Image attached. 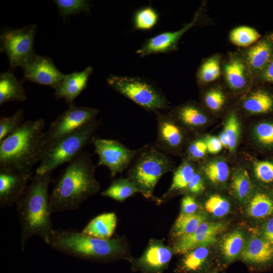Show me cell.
<instances>
[{"instance_id": "cell-26", "label": "cell", "mask_w": 273, "mask_h": 273, "mask_svg": "<svg viewBox=\"0 0 273 273\" xmlns=\"http://www.w3.org/2000/svg\"><path fill=\"white\" fill-rule=\"evenodd\" d=\"M245 238L242 233L234 231L226 235L220 243L222 255L229 261L235 259L242 253L245 247Z\"/></svg>"}, {"instance_id": "cell-11", "label": "cell", "mask_w": 273, "mask_h": 273, "mask_svg": "<svg viewBox=\"0 0 273 273\" xmlns=\"http://www.w3.org/2000/svg\"><path fill=\"white\" fill-rule=\"evenodd\" d=\"M32 172L0 167V206L11 207L20 200L25 192Z\"/></svg>"}, {"instance_id": "cell-20", "label": "cell", "mask_w": 273, "mask_h": 273, "mask_svg": "<svg viewBox=\"0 0 273 273\" xmlns=\"http://www.w3.org/2000/svg\"><path fill=\"white\" fill-rule=\"evenodd\" d=\"M117 218L113 212L102 213L92 219L80 232L83 235L102 239H111Z\"/></svg>"}, {"instance_id": "cell-29", "label": "cell", "mask_w": 273, "mask_h": 273, "mask_svg": "<svg viewBox=\"0 0 273 273\" xmlns=\"http://www.w3.org/2000/svg\"><path fill=\"white\" fill-rule=\"evenodd\" d=\"M243 106L245 110L253 114L266 113L273 108V98L264 91L257 90L246 99Z\"/></svg>"}, {"instance_id": "cell-9", "label": "cell", "mask_w": 273, "mask_h": 273, "mask_svg": "<svg viewBox=\"0 0 273 273\" xmlns=\"http://www.w3.org/2000/svg\"><path fill=\"white\" fill-rule=\"evenodd\" d=\"M98 113L99 110L97 108L77 106L74 104L69 105L68 108L59 115L44 131L42 155L59 139L96 120Z\"/></svg>"}, {"instance_id": "cell-45", "label": "cell", "mask_w": 273, "mask_h": 273, "mask_svg": "<svg viewBox=\"0 0 273 273\" xmlns=\"http://www.w3.org/2000/svg\"><path fill=\"white\" fill-rule=\"evenodd\" d=\"M205 142L207 151L210 153H217L221 151L223 147L218 138L215 136L208 137Z\"/></svg>"}, {"instance_id": "cell-4", "label": "cell", "mask_w": 273, "mask_h": 273, "mask_svg": "<svg viewBox=\"0 0 273 273\" xmlns=\"http://www.w3.org/2000/svg\"><path fill=\"white\" fill-rule=\"evenodd\" d=\"M56 251L81 258L106 259L123 251L119 238L102 239L83 235L73 229L54 230L48 244Z\"/></svg>"}, {"instance_id": "cell-19", "label": "cell", "mask_w": 273, "mask_h": 273, "mask_svg": "<svg viewBox=\"0 0 273 273\" xmlns=\"http://www.w3.org/2000/svg\"><path fill=\"white\" fill-rule=\"evenodd\" d=\"M241 254L247 262L266 264L273 260V245L263 238L254 236L250 238Z\"/></svg>"}, {"instance_id": "cell-36", "label": "cell", "mask_w": 273, "mask_h": 273, "mask_svg": "<svg viewBox=\"0 0 273 273\" xmlns=\"http://www.w3.org/2000/svg\"><path fill=\"white\" fill-rule=\"evenodd\" d=\"M24 110L19 109L12 115L0 118V142L13 132L23 122Z\"/></svg>"}, {"instance_id": "cell-41", "label": "cell", "mask_w": 273, "mask_h": 273, "mask_svg": "<svg viewBox=\"0 0 273 273\" xmlns=\"http://www.w3.org/2000/svg\"><path fill=\"white\" fill-rule=\"evenodd\" d=\"M255 133L258 141L263 145L273 144V123L262 122L255 127Z\"/></svg>"}, {"instance_id": "cell-3", "label": "cell", "mask_w": 273, "mask_h": 273, "mask_svg": "<svg viewBox=\"0 0 273 273\" xmlns=\"http://www.w3.org/2000/svg\"><path fill=\"white\" fill-rule=\"evenodd\" d=\"M42 118L23 122L0 142V167L32 171L40 161L44 131Z\"/></svg>"}, {"instance_id": "cell-13", "label": "cell", "mask_w": 273, "mask_h": 273, "mask_svg": "<svg viewBox=\"0 0 273 273\" xmlns=\"http://www.w3.org/2000/svg\"><path fill=\"white\" fill-rule=\"evenodd\" d=\"M22 68L24 80L48 85L55 89L66 76L57 68L51 58L38 55Z\"/></svg>"}, {"instance_id": "cell-6", "label": "cell", "mask_w": 273, "mask_h": 273, "mask_svg": "<svg viewBox=\"0 0 273 273\" xmlns=\"http://www.w3.org/2000/svg\"><path fill=\"white\" fill-rule=\"evenodd\" d=\"M133 160L127 178L145 198H153L159 179L172 168L170 159L155 146L147 145L140 149Z\"/></svg>"}, {"instance_id": "cell-25", "label": "cell", "mask_w": 273, "mask_h": 273, "mask_svg": "<svg viewBox=\"0 0 273 273\" xmlns=\"http://www.w3.org/2000/svg\"><path fill=\"white\" fill-rule=\"evenodd\" d=\"M136 193H141L140 190L128 178H120L114 180L101 195L122 202Z\"/></svg>"}, {"instance_id": "cell-8", "label": "cell", "mask_w": 273, "mask_h": 273, "mask_svg": "<svg viewBox=\"0 0 273 273\" xmlns=\"http://www.w3.org/2000/svg\"><path fill=\"white\" fill-rule=\"evenodd\" d=\"M36 25L29 24L21 28L3 31L0 35V51L8 56L10 70L21 68L31 62L37 55L34 50Z\"/></svg>"}, {"instance_id": "cell-28", "label": "cell", "mask_w": 273, "mask_h": 273, "mask_svg": "<svg viewBox=\"0 0 273 273\" xmlns=\"http://www.w3.org/2000/svg\"><path fill=\"white\" fill-rule=\"evenodd\" d=\"M246 211L251 217L263 218L273 213V201L267 195L257 193L250 200Z\"/></svg>"}, {"instance_id": "cell-49", "label": "cell", "mask_w": 273, "mask_h": 273, "mask_svg": "<svg viewBox=\"0 0 273 273\" xmlns=\"http://www.w3.org/2000/svg\"><path fill=\"white\" fill-rule=\"evenodd\" d=\"M218 139L220 142L223 147L229 148V140L228 136L224 131L221 132L219 134Z\"/></svg>"}, {"instance_id": "cell-31", "label": "cell", "mask_w": 273, "mask_h": 273, "mask_svg": "<svg viewBox=\"0 0 273 273\" xmlns=\"http://www.w3.org/2000/svg\"><path fill=\"white\" fill-rule=\"evenodd\" d=\"M208 255L207 246L195 248L185 254L181 261V268L187 271H198L204 265Z\"/></svg>"}, {"instance_id": "cell-40", "label": "cell", "mask_w": 273, "mask_h": 273, "mask_svg": "<svg viewBox=\"0 0 273 273\" xmlns=\"http://www.w3.org/2000/svg\"><path fill=\"white\" fill-rule=\"evenodd\" d=\"M254 170L259 180L265 183L273 181V163L266 161L256 162L254 164Z\"/></svg>"}, {"instance_id": "cell-21", "label": "cell", "mask_w": 273, "mask_h": 273, "mask_svg": "<svg viewBox=\"0 0 273 273\" xmlns=\"http://www.w3.org/2000/svg\"><path fill=\"white\" fill-rule=\"evenodd\" d=\"M23 81H19L9 70L0 75V105L10 102H23L26 100V95L23 86Z\"/></svg>"}, {"instance_id": "cell-38", "label": "cell", "mask_w": 273, "mask_h": 273, "mask_svg": "<svg viewBox=\"0 0 273 273\" xmlns=\"http://www.w3.org/2000/svg\"><path fill=\"white\" fill-rule=\"evenodd\" d=\"M204 207L209 213L215 217H220L229 212L230 204L228 201L222 196L213 195L206 200Z\"/></svg>"}, {"instance_id": "cell-22", "label": "cell", "mask_w": 273, "mask_h": 273, "mask_svg": "<svg viewBox=\"0 0 273 273\" xmlns=\"http://www.w3.org/2000/svg\"><path fill=\"white\" fill-rule=\"evenodd\" d=\"M224 71L226 82L232 88L239 89L246 85V66L240 58L234 57L230 59L225 65Z\"/></svg>"}, {"instance_id": "cell-30", "label": "cell", "mask_w": 273, "mask_h": 273, "mask_svg": "<svg viewBox=\"0 0 273 273\" xmlns=\"http://www.w3.org/2000/svg\"><path fill=\"white\" fill-rule=\"evenodd\" d=\"M231 188L239 200L244 201L249 198L252 193L253 186L247 170L240 168L234 172Z\"/></svg>"}, {"instance_id": "cell-32", "label": "cell", "mask_w": 273, "mask_h": 273, "mask_svg": "<svg viewBox=\"0 0 273 273\" xmlns=\"http://www.w3.org/2000/svg\"><path fill=\"white\" fill-rule=\"evenodd\" d=\"M261 37L254 28L241 26L234 29L230 33V40L239 47H248L256 42Z\"/></svg>"}, {"instance_id": "cell-47", "label": "cell", "mask_w": 273, "mask_h": 273, "mask_svg": "<svg viewBox=\"0 0 273 273\" xmlns=\"http://www.w3.org/2000/svg\"><path fill=\"white\" fill-rule=\"evenodd\" d=\"M206 145V143L205 141L202 139L196 140L193 142L191 144H190L188 148L187 152L188 157L197 152L199 149Z\"/></svg>"}, {"instance_id": "cell-39", "label": "cell", "mask_w": 273, "mask_h": 273, "mask_svg": "<svg viewBox=\"0 0 273 273\" xmlns=\"http://www.w3.org/2000/svg\"><path fill=\"white\" fill-rule=\"evenodd\" d=\"M223 131L229 138V149L233 152L237 146L240 133V123L235 112H232L228 117Z\"/></svg>"}, {"instance_id": "cell-35", "label": "cell", "mask_w": 273, "mask_h": 273, "mask_svg": "<svg viewBox=\"0 0 273 273\" xmlns=\"http://www.w3.org/2000/svg\"><path fill=\"white\" fill-rule=\"evenodd\" d=\"M220 74L219 59L214 56L205 61L200 66L198 72L199 80L204 83L214 81Z\"/></svg>"}, {"instance_id": "cell-27", "label": "cell", "mask_w": 273, "mask_h": 273, "mask_svg": "<svg viewBox=\"0 0 273 273\" xmlns=\"http://www.w3.org/2000/svg\"><path fill=\"white\" fill-rule=\"evenodd\" d=\"M176 120L189 127H198L207 121V117L197 106L188 104L177 109L175 111Z\"/></svg>"}, {"instance_id": "cell-15", "label": "cell", "mask_w": 273, "mask_h": 273, "mask_svg": "<svg viewBox=\"0 0 273 273\" xmlns=\"http://www.w3.org/2000/svg\"><path fill=\"white\" fill-rule=\"evenodd\" d=\"M199 15V11L196 14L191 22L178 31L164 32L148 39L137 50L136 54L141 57H145L150 54L166 53L173 50L183 34L195 24Z\"/></svg>"}, {"instance_id": "cell-7", "label": "cell", "mask_w": 273, "mask_h": 273, "mask_svg": "<svg viewBox=\"0 0 273 273\" xmlns=\"http://www.w3.org/2000/svg\"><path fill=\"white\" fill-rule=\"evenodd\" d=\"M107 82L112 88L148 111L156 112L168 107L162 93L144 79L111 75Z\"/></svg>"}, {"instance_id": "cell-24", "label": "cell", "mask_w": 273, "mask_h": 273, "mask_svg": "<svg viewBox=\"0 0 273 273\" xmlns=\"http://www.w3.org/2000/svg\"><path fill=\"white\" fill-rule=\"evenodd\" d=\"M206 219V215L201 213H180L173 225L172 235L177 239L189 235L195 231Z\"/></svg>"}, {"instance_id": "cell-16", "label": "cell", "mask_w": 273, "mask_h": 273, "mask_svg": "<svg viewBox=\"0 0 273 273\" xmlns=\"http://www.w3.org/2000/svg\"><path fill=\"white\" fill-rule=\"evenodd\" d=\"M92 72V67L87 66L81 72L66 74L62 83L55 89L56 99H63L69 106L74 104L75 99L86 88Z\"/></svg>"}, {"instance_id": "cell-5", "label": "cell", "mask_w": 273, "mask_h": 273, "mask_svg": "<svg viewBox=\"0 0 273 273\" xmlns=\"http://www.w3.org/2000/svg\"><path fill=\"white\" fill-rule=\"evenodd\" d=\"M101 124L95 120L64 136L49 147L42 154L35 173L52 172L61 165L69 163L79 156L84 148L92 143Z\"/></svg>"}, {"instance_id": "cell-42", "label": "cell", "mask_w": 273, "mask_h": 273, "mask_svg": "<svg viewBox=\"0 0 273 273\" xmlns=\"http://www.w3.org/2000/svg\"><path fill=\"white\" fill-rule=\"evenodd\" d=\"M225 97L218 89H213L205 95L204 102L208 108L213 111L219 110L225 103Z\"/></svg>"}, {"instance_id": "cell-33", "label": "cell", "mask_w": 273, "mask_h": 273, "mask_svg": "<svg viewBox=\"0 0 273 273\" xmlns=\"http://www.w3.org/2000/svg\"><path fill=\"white\" fill-rule=\"evenodd\" d=\"M205 175L213 184H222L228 179L229 169L223 161L216 160L207 163L203 168Z\"/></svg>"}, {"instance_id": "cell-12", "label": "cell", "mask_w": 273, "mask_h": 273, "mask_svg": "<svg viewBox=\"0 0 273 273\" xmlns=\"http://www.w3.org/2000/svg\"><path fill=\"white\" fill-rule=\"evenodd\" d=\"M226 226L223 222L205 221L193 233L177 238L173 245V250L175 253L182 254L198 247L212 245Z\"/></svg>"}, {"instance_id": "cell-44", "label": "cell", "mask_w": 273, "mask_h": 273, "mask_svg": "<svg viewBox=\"0 0 273 273\" xmlns=\"http://www.w3.org/2000/svg\"><path fill=\"white\" fill-rule=\"evenodd\" d=\"M187 189L189 192L194 195L200 194L204 191V183L200 174L196 172Z\"/></svg>"}, {"instance_id": "cell-34", "label": "cell", "mask_w": 273, "mask_h": 273, "mask_svg": "<svg viewBox=\"0 0 273 273\" xmlns=\"http://www.w3.org/2000/svg\"><path fill=\"white\" fill-rule=\"evenodd\" d=\"M59 15L63 17L77 14L90 10L89 1L84 0H55Z\"/></svg>"}, {"instance_id": "cell-43", "label": "cell", "mask_w": 273, "mask_h": 273, "mask_svg": "<svg viewBox=\"0 0 273 273\" xmlns=\"http://www.w3.org/2000/svg\"><path fill=\"white\" fill-rule=\"evenodd\" d=\"M198 205L195 199L191 195H186L182 199L181 213L192 214L197 213Z\"/></svg>"}, {"instance_id": "cell-14", "label": "cell", "mask_w": 273, "mask_h": 273, "mask_svg": "<svg viewBox=\"0 0 273 273\" xmlns=\"http://www.w3.org/2000/svg\"><path fill=\"white\" fill-rule=\"evenodd\" d=\"M155 113L157 131L155 146L165 154L178 150L185 139L181 128L170 113Z\"/></svg>"}, {"instance_id": "cell-17", "label": "cell", "mask_w": 273, "mask_h": 273, "mask_svg": "<svg viewBox=\"0 0 273 273\" xmlns=\"http://www.w3.org/2000/svg\"><path fill=\"white\" fill-rule=\"evenodd\" d=\"M172 255L171 249L160 240H151L138 260L140 266L148 271H158L163 269Z\"/></svg>"}, {"instance_id": "cell-48", "label": "cell", "mask_w": 273, "mask_h": 273, "mask_svg": "<svg viewBox=\"0 0 273 273\" xmlns=\"http://www.w3.org/2000/svg\"><path fill=\"white\" fill-rule=\"evenodd\" d=\"M263 79L273 83V56L265 69L263 70Z\"/></svg>"}, {"instance_id": "cell-2", "label": "cell", "mask_w": 273, "mask_h": 273, "mask_svg": "<svg viewBox=\"0 0 273 273\" xmlns=\"http://www.w3.org/2000/svg\"><path fill=\"white\" fill-rule=\"evenodd\" d=\"M53 181L52 172L36 173L25 192L16 203L21 227L22 251L33 236L40 237L48 244L53 229L50 208L49 187Z\"/></svg>"}, {"instance_id": "cell-46", "label": "cell", "mask_w": 273, "mask_h": 273, "mask_svg": "<svg viewBox=\"0 0 273 273\" xmlns=\"http://www.w3.org/2000/svg\"><path fill=\"white\" fill-rule=\"evenodd\" d=\"M262 234L263 238L273 245V218L265 223L262 228Z\"/></svg>"}, {"instance_id": "cell-18", "label": "cell", "mask_w": 273, "mask_h": 273, "mask_svg": "<svg viewBox=\"0 0 273 273\" xmlns=\"http://www.w3.org/2000/svg\"><path fill=\"white\" fill-rule=\"evenodd\" d=\"M273 33L250 47L245 55L248 66L253 71L264 70L272 58Z\"/></svg>"}, {"instance_id": "cell-1", "label": "cell", "mask_w": 273, "mask_h": 273, "mask_svg": "<svg viewBox=\"0 0 273 273\" xmlns=\"http://www.w3.org/2000/svg\"><path fill=\"white\" fill-rule=\"evenodd\" d=\"M95 169L91 155L86 151L69 163L56 180L50 196L52 213L76 209L99 192Z\"/></svg>"}, {"instance_id": "cell-10", "label": "cell", "mask_w": 273, "mask_h": 273, "mask_svg": "<svg viewBox=\"0 0 273 273\" xmlns=\"http://www.w3.org/2000/svg\"><path fill=\"white\" fill-rule=\"evenodd\" d=\"M92 143L94 146L95 152L99 156L98 166L107 167L112 177L122 172L131 164L140 151V149H129L116 140L96 136Z\"/></svg>"}, {"instance_id": "cell-23", "label": "cell", "mask_w": 273, "mask_h": 273, "mask_svg": "<svg viewBox=\"0 0 273 273\" xmlns=\"http://www.w3.org/2000/svg\"><path fill=\"white\" fill-rule=\"evenodd\" d=\"M195 173V168L189 161L183 162L174 171L171 186L162 198L165 199L177 191L187 189Z\"/></svg>"}, {"instance_id": "cell-37", "label": "cell", "mask_w": 273, "mask_h": 273, "mask_svg": "<svg viewBox=\"0 0 273 273\" xmlns=\"http://www.w3.org/2000/svg\"><path fill=\"white\" fill-rule=\"evenodd\" d=\"M158 14L153 8L146 7L138 11L134 18L135 28L148 30L152 28L157 23Z\"/></svg>"}]
</instances>
